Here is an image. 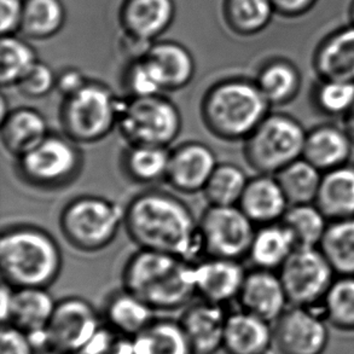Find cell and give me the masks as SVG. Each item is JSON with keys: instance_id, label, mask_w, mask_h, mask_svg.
<instances>
[{"instance_id": "ac0fdd59", "label": "cell", "mask_w": 354, "mask_h": 354, "mask_svg": "<svg viewBox=\"0 0 354 354\" xmlns=\"http://www.w3.org/2000/svg\"><path fill=\"white\" fill-rule=\"evenodd\" d=\"M239 207L255 225L279 223L289 208V202L276 176L258 174L250 178Z\"/></svg>"}, {"instance_id": "8992f818", "label": "cell", "mask_w": 354, "mask_h": 354, "mask_svg": "<svg viewBox=\"0 0 354 354\" xmlns=\"http://www.w3.org/2000/svg\"><path fill=\"white\" fill-rule=\"evenodd\" d=\"M121 101L101 82H87L63 98L58 114L63 134L77 144L101 142L118 126Z\"/></svg>"}, {"instance_id": "681fc988", "label": "cell", "mask_w": 354, "mask_h": 354, "mask_svg": "<svg viewBox=\"0 0 354 354\" xmlns=\"http://www.w3.org/2000/svg\"><path fill=\"white\" fill-rule=\"evenodd\" d=\"M342 127L345 129L347 134L350 136L351 140L354 145V106H352L347 114L342 118Z\"/></svg>"}, {"instance_id": "6da1fadb", "label": "cell", "mask_w": 354, "mask_h": 354, "mask_svg": "<svg viewBox=\"0 0 354 354\" xmlns=\"http://www.w3.org/2000/svg\"><path fill=\"white\" fill-rule=\"evenodd\" d=\"M124 226L139 249L194 261L203 253L200 221L169 192H140L124 207Z\"/></svg>"}, {"instance_id": "484cf974", "label": "cell", "mask_w": 354, "mask_h": 354, "mask_svg": "<svg viewBox=\"0 0 354 354\" xmlns=\"http://www.w3.org/2000/svg\"><path fill=\"white\" fill-rule=\"evenodd\" d=\"M145 57L156 68L165 92L178 91L187 86L195 75L194 57L180 44H155L150 46Z\"/></svg>"}, {"instance_id": "4316f807", "label": "cell", "mask_w": 354, "mask_h": 354, "mask_svg": "<svg viewBox=\"0 0 354 354\" xmlns=\"http://www.w3.org/2000/svg\"><path fill=\"white\" fill-rule=\"evenodd\" d=\"M295 249L297 244L290 231L279 221L257 229L248 257L255 268L277 271Z\"/></svg>"}, {"instance_id": "8fae6325", "label": "cell", "mask_w": 354, "mask_h": 354, "mask_svg": "<svg viewBox=\"0 0 354 354\" xmlns=\"http://www.w3.org/2000/svg\"><path fill=\"white\" fill-rule=\"evenodd\" d=\"M255 231V224L239 206H209L200 219L203 252L214 258L247 257Z\"/></svg>"}, {"instance_id": "9c48e42d", "label": "cell", "mask_w": 354, "mask_h": 354, "mask_svg": "<svg viewBox=\"0 0 354 354\" xmlns=\"http://www.w3.org/2000/svg\"><path fill=\"white\" fill-rule=\"evenodd\" d=\"M79 144L67 136L48 134L41 143L17 158L16 169L26 184L40 190H57L72 184L82 172Z\"/></svg>"}, {"instance_id": "d590c367", "label": "cell", "mask_w": 354, "mask_h": 354, "mask_svg": "<svg viewBox=\"0 0 354 354\" xmlns=\"http://www.w3.org/2000/svg\"><path fill=\"white\" fill-rule=\"evenodd\" d=\"M64 19L59 0H26L21 30L29 38H50L62 28Z\"/></svg>"}, {"instance_id": "f35d334b", "label": "cell", "mask_w": 354, "mask_h": 354, "mask_svg": "<svg viewBox=\"0 0 354 354\" xmlns=\"http://www.w3.org/2000/svg\"><path fill=\"white\" fill-rule=\"evenodd\" d=\"M38 62L33 48L15 35H3L0 43L1 86H17L19 80Z\"/></svg>"}, {"instance_id": "74e56055", "label": "cell", "mask_w": 354, "mask_h": 354, "mask_svg": "<svg viewBox=\"0 0 354 354\" xmlns=\"http://www.w3.org/2000/svg\"><path fill=\"white\" fill-rule=\"evenodd\" d=\"M326 321L341 331H354V276H339L322 305Z\"/></svg>"}, {"instance_id": "ee69618b", "label": "cell", "mask_w": 354, "mask_h": 354, "mask_svg": "<svg viewBox=\"0 0 354 354\" xmlns=\"http://www.w3.org/2000/svg\"><path fill=\"white\" fill-rule=\"evenodd\" d=\"M28 334L19 330L16 326L4 324L0 334V354H35Z\"/></svg>"}, {"instance_id": "3957f363", "label": "cell", "mask_w": 354, "mask_h": 354, "mask_svg": "<svg viewBox=\"0 0 354 354\" xmlns=\"http://www.w3.org/2000/svg\"><path fill=\"white\" fill-rule=\"evenodd\" d=\"M62 250L48 232L32 225L8 227L0 237L3 281L17 288H48L62 270Z\"/></svg>"}, {"instance_id": "603a6c76", "label": "cell", "mask_w": 354, "mask_h": 354, "mask_svg": "<svg viewBox=\"0 0 354 354\" xmlns=\"http://www.w3.org/2000/svg\"><path fill=\"white\" fill-rule=\"evenodd\" d=\"M56 304L48 288H17L5 324L16 326L29 336L44 334Z\"/></svg>"}, {"instance_id": "d6a6232c", "label": "cell", "mask_w": 354, "mask_h": 354, "mask_svg": "<svg viewBox=\"0 0 354 354\" xmlns=\"http://www.w3.org/2000/svg\"><path fill=\"white\" fill-rule=\"evenodd\" d=\"M289 206L316 203L323 172L304 158L288 165L276 174Z\"/></svg>"}, {"instance_id": "f546056e", "label": "cell", "mask_w": 354, "mask_h": 354, "mask_svg": "<svg viewBox=\"0 0 354 354\" xmlns=\"http://www.w3.org/2000/svg\"><path fill=\"white\" fill-rule=\"evenodd\" d=\"M133 354H195L180 322L155 319L132 339Z\"/></svg>"}, {"instance_id": "b9f144b4", "label": "cell", "mask_w": 354, "mask_h": 354, "mask_svg": "<svg viewBox=\"0 0 354 354\" xmlns=\"http://www.w3.org/2000/svg\"><path fill=\"white\" fill-rule=\"evenodd\" d=\"M57 75L46 63L38 62L24 75L19 84V92L28 98H43L56 88Z\"/></svg>"}, {"instance_id": "60d3db41", "label": "cell", "mask_w": 354, "mask_h": 354, "mask_svg": "<svg viewBox=\"0 0 354 354\" xmlns=\"http://www.w3.org/2000/svg\"><path fill=\"white\" fill-rule=\"evenodd\" d=\"M126 87L129 96H151L165 92L161 77L148 58L136 59L126 74Z\"/></svg>"}, {"instance_id": "f1b7e54d", "label": "cell", "mask_w": 354, "mask_h": 354, "mask_svg": "<svg viewBox=\"0 0 354 354\" xmlns=\"http://www.w3.org/2000/svg\"><path fill=\"white\" fill-rule=\"evenodd\" d=\"M153 312L148 304L124 289L111 295L106 305L108 326L131 339L155 321Z\"/></svg>"}, {"instance_id": "d4e9b609", "label": "cell", "mask_w": 354, "mask_h": 354, "mask_svg": "<svg viewBox=\"0 0 354 354\" xmlns=\"http://www.w3.org/2000/svg\"><path fill=\"white\" fill-rule=\"evenodd\" d=\"M316 205L330 221L353 218L354 165L323 173Z\"/></svg>"}, {"instance_id": "bcb514c9", "label": "cell", "mask_w": 354, "mask_h": 354, "mask_svg": "<svg viewBox=\"0 0 354 354\" xmlns=\"http://www.w3.org/2000/svg\"><path fill=\"white\" fill-rule=\"evenodd\" d=\"M87 82L88 80L82 75L80 71L69 68L58 74L56 88L62 95L63 98H66V97L72 96L79 90H82Z\"/></svg>"}, {"instance_id": "7bdbcfd3", "label": "cell", "mask_w": 354, "mask_h": 354, "mask_svg": "<svg viewBox=\"0 0 354 354\" xmlns=\"http://www.w3.org/2000/svg\"><path fill=\"white\" fill-rule=\"evenodd\" d=\"M80 354H133L132 339L121 335L108 326L101 328Z\"/></svg>"}, {"instance_id": "1f68e13d", "label": "cell", "mask_w": 354, "mask_h": 354, "mask_svg": "<svg viewBox=\"0 0 354 354\" xmlns=\"http://www.w3.org/2000/svg\"><path fill=\"white\" fill-rule=\"evenodd\" d=\"M281 221L290 231L297 248L319 247L330 223L316 203L289 206Z\"/></svg>"}, {"instance_id": "cb8c5ba5", "label": "cell", "mask_w": 354, "mask_h": 354, "mask_svg": "<svg viewBox=\"0 0 354 354\" xmlns=\"http://www.w3.org/2000/svg\"><path fill=\"white\" fill-rule=\"evenodd\" d=\"M173 17V0H127L121 14L129 37L147 43L161 35Z\"/></svg>"}, {"instance_id": "836d02e7", "label": "cell", "mask_w": 354, "mask_h": 354, "mask_svg": "<svg viewBox=\"0 0 354 354\" xmlns=\"http://www.w3.org/2000/svg\"><path fill=\"white\" fill-rule=\"evenodd\" d=\"M319 249L337 276H354V216L330 221Z\"/></svg>"}, {"instance_id": "5b68a950", "label": "cell", "mask_w": 354, "mask_h": 354, "mask_svg": "<svg viewBox=\"0 0 354 354\" xmlns=\"http://www.w3.org/2000/svg\"><path fill=\"white\" fill-rule=\"evenodd\" d=\"M124 208L95 195L75 197L59 216V229L73 248L95 253L111 245L124 226Z\"/></svg>"}, {"instance_id": "7c38bea8", "label": "cell", "mask_w": 354, "mask_h": 354, "mask_svg": "<svg viewBox=\"0 0 354 354\" xmlns=\"http://www.w3.org/2000/svg\"><path fill=\"white\" fill-rule=\"evenodd\" d=\"M102 326L96 310L85 299L66 297L56 304L45 331V350L80 354Z\"/></svg>"}, {"instance_id": "e575fe53", "label": "cell", "mask_w": 354, "mask_h": 354, "mask_svg": "<svg viewBox=\"0 0 354 354\" xmlns=\"http://www.w3.org/2000/svg\"><path fill=\"white\" fill-rule=\"evenodd\" d=\"M248 180L245 172L237 165L218 163L203 194L209 206H239Z\"/></svg>"}, {"instance_id": "d6986e66", "label": "cell", "mask_w": 354, "mask_h": 354, "mask_svg": "<svg viewBox=\"0 0 354 354\" xmlns=\"http://www.w3.org/2000/svg\"><path fill=\"white\" fill-rule=\"evenodd\" d=\"M354 145L344 127L322 124L306 132L302 158L326 173L350 163Z\"/></svg>"}, {"instance_id": "44dd1931", "label": "cell", "mask_w": 354, "mask_h": 354, "mask_svg": "<svg viewBox=\"0 0 354 354\" xmlns=\"http://www.w3.org/2000/svg\"><path fill=\"white\" fill-rule=\"evenodd\" d=\"M48 134V121L43 113L30 106L11 109L0 124L1 144L16 158L35 148Z\"/></svg>"}, {"instance_id": "4dcf8cb0", "label": "cell", "mask_w": 354, "mask_h": 354, "mask_svg": "<svg viewBox=\"0 0 354 354\" xmlns=\"http://www.w3.org/2000/svg\"><path fill=\"white\" fill-rule=\"evenodd\" d=\"M171 150L155 145H129L122 155L124 174L138 184L166 180Z\"/></svg>"}, {"instance_id": "ab89813d", "label": "cell", "mask_w": 354, "mask_h": 354, "mask_svg": "<svg viewBox=\"0 0 354 354\" xmlns=\"http://www.w3.org/2000/svg\"><path fill=\"white\" fill-rule=\"evenodd\" d=\"M312 103L323 115L342 119L354 106V82L318 79Z\"/></svg>"}, {"instance_id": "ffe728a7", "label": "cell", "mask_w": 354, "mask_h": 354, "mask_svg": "<svg viewBox=\"0 0 354 354\" xmlns=\"http://www.w3.org/2000/svg\"><path fill=\"white\" fill-rule=\"evenodd\" d=\"M312 66L318 79L354 82V24L326 35L313 53Z\"/></svg>"}, {"instance_id": "7a4b0ae2", "label": "cell", "mask_w": 354, "mask_h": 354, "mask_svg": "<svg viewBox=\"0 0 354 354\" xmlns=\"http://www.w3.org/2000/svg\"><path fill=\"white\" fill-rule=\"evenodd\" d=\"M124 289L153 311H174L196 294L195 263L171 254L138 249L122 271Z\"/></svg>"}, {"instance_id": "52a82bcc", "label": "cell", "mask_w": 354, "mask_h": 354, "mask_svg": "<svg viewBox=\"0 0 354 354\" xmlns=\"http://www.w3.org/2000/svg\"><path fill=\"white\" fill-rule=\"evenodd\" d=\"M306 132L294 116L270 113L244 140V158L258 174L276 176L302 158Z\"/></svg>"}, {"instance_id": "816d5d0a", "label": "cell", "mask_w": 354, "mask_h": 354, "mask_svg": "<svg viewBox=\"0 0 354 354\" xmlns=\"http://www.w3.org/2000/svg\"><path fill=\"white\" fill-rule=\"evenodd\" d=\"M350 17H351V24H354V0H353V3H352V4H351Z\"/></svg>"}, {"instance_id": "8d00e7d4", "label": "cell", "mask_w": 354, "mask_h": 354, "mask_svg": "<svg viewBox=\"0 0 354 354\" xmlns=\"http://www.w3.org/2000/svg\"><path fill=\"white\" fill-rule=\"evenodd\" d=\"M274 14L272 0H226V19L231 28L242 35L261 32Z\"/></svg>"}, {"instance_id": "f6af8a7d", "label": "cell", "mask_w": 354, "mask_h": 354, "mask_svg": "<svg viewBox=\"0 0 354 354\" xmlns=\"http://www.w3.org/2000/svg\"><path fill=\"white\" fill-rule=\"evenodd\" d=\"M24 4L22 0H0L1 10V26L0 30L3 35H11L16 30H21L22 17H24Z\"/></svg>"}, {"instance_id": "7dc6e473", "label": "cell", "mask_w": 354, "mask_h": 354, "mask_svg": "<svg viewBox=\"0 0 354 354\" xmlns=\"http://www.w3.org/2000/svg\"><path fill=\"white\" fill-rule=\"evenodd\" d=\"M318 0H272L276 14L284 17H300L310 12Z\"/></svg>"}, {"instance_id": "83f0119b", "label": "cell", "mask_w": 354, "mask_h": 354, "mask_svg": "<svg viewBox=\"0 0 354 354\" xmlns=\"http://www.w3.org/2000/svg\"><path fill=\"white\" fill-rule=\"evenodd\" d=\"M255 82L272 108L288 106L301 91V73L294 63L278 58L263 66Z\"/></svg>"}, {"instance_id": "f907efd6", "label": "cell", "mask_w": 354, "mask_h": 354, "mask_svg": "<svg viewBox=\"0 0 354 354\" xmlns=\"http://www.w3.org/2000/svg\"><path fill=\"white\" fill-rule=\"evenodd\" d=\"M8 104H9L8 100H6V97L3 95L1 100H0V111H1V113H0V119H4L5 116L8 115L10 111H11V108H10V106H8Z\"/></svg>"}, {"instance_id": "30bf717a", "label": "cell", "mask_w": 354, "mask_h": 354, "mask_svg": "<svg viewBox=\"0 0 354 354\" xmlns=\"http://www.w3.org/2000/svg\"><path fill=\"white\" fill-rule=\"evenodd\" d=\"M290 306L322 308L336 273L319 247L297 248L278 270Z\"/></svg>"}, {"instance_id": "5bb4252c", "label": "cell", "mask_w": 354, "mask_h": 354, "mask_svg": "<svg viewBox=\"0 0 354 354\" xmlns=\"http://www.w3.org/2000/svg\"><path fill=\"white\" fill-rule=\"evenodd\" d=\"M218 161L211 147L200 142H187L169 155L166 182L183 194L203 192Z\"/></svg>"}, {"instance_id": "4fadbf2b", "label": "cell", "mask_w": 354, "mask_h": 354, "mask_svg": "<svg viewBox=\"0 0 354 354\" xmlns=\"http://www.w3.org/2000/svg\"><path fill=\"white\" fill-rule=\"evenodd\" d=\"M330 335L324 316L315 308L288 307L273 326L279 354H324Z\"/></svg>"}, {"instance_id": "277c9868", "label": "cell", "mask_w": 354, "mask_h": 354, "mask_svg": "<svg viewBox=\"0 0 354 354\" xmlns=\"http://www.w3.org/2000/svg\"><path fill=\"white\" fill-rule=\"evenodd\" d=\"M271 108L255 80L232 77L216 82L205 93L202 121L216 138L244 142Z\"/></svg>"}, {"instance_id": "7402d4cb", "label": "cell", "mask_w": 354, "mask_h": 354, "mask_svg": "<svg viewBox=\"0 0 354 354\" xmlns=\"http://www.w3.org/2000/svg\"><path fill=\"white\" fill-rule=\"evenodd\" d=\"M272 346L270 322L244 310L227 316L223 344L226 354H268Z\"/></svg>"}, {"instance_id": "c3c4849f", "label": "cell", "mask_w": 354, "mask_h": 354, "mask_svg": "<svg viewBox=\"0 0 354 354\" xmlns=\"http://www.w3.org/2000/svg\"><path fill=\"white\" fill-rule=\"evenodd\" d=\"M14 290V287H11L9 283L3 281V284H1V292H0V300H1V322H3V324H5V323L8 322Z\"/></svg>"}, {"instance_id": "ba28073f", "label": "cell", "mask_w": 354, "mask_h": 354, "mask_svg": "<svg viewBox=\"0 0 354 354\" xmlns=\"http://www.w3.org/2000/svg\"><path fill=\"white\" fill-rule=\"evenodd\" d=\"M182 127L179 108L163 93L129 96L121 101L116 129L129 145L168 148L178 138Z\"/></svg>"}, {"instance_id": "2e32d148", "label": "cell", "mask_w": 354, "mask_h": 354, "mask_svg": "<svg viewBox=\"0 0 354 354\" xmlns=\"http://www.w3.org/2000/svg\"><path fill=\"white\" fill-rule=\"evenodd\" d=\"M245 276L239 260L208 257L195 263L196 294L206 301L224 305L239 297Z\"/></svg>"}, {"instance_id": "e0dca14e", "label": "cell", "mask_w": 354, "mask_h": 354, "mask_svg": "<svg viewBox=\"0 0 354 354\" xmlns=\"http://www.w3.org/2000/svg\"><path fill=\"white\" fill-rule=\"evenodd\" d=\"M226 315L223 305L202 300L187 307L180 319L195 354H216L223 350Z\"/></svg>"}, {"instance_id": "9a60e30c", "label": "cell", "mask_w": 354, "mask_h": 354, "mask_svg": "<svg viewBox=\"0 0 354 354\" xmlns=\"http://www.w3.org/2000/svg\"><path fill=\"white\" fill-rule=\"evenodd\" d=\"M242 310L273 323L287 310V292L276 271L254 268L247 272L237 297Z\"/></svg>"}]
</instances>
